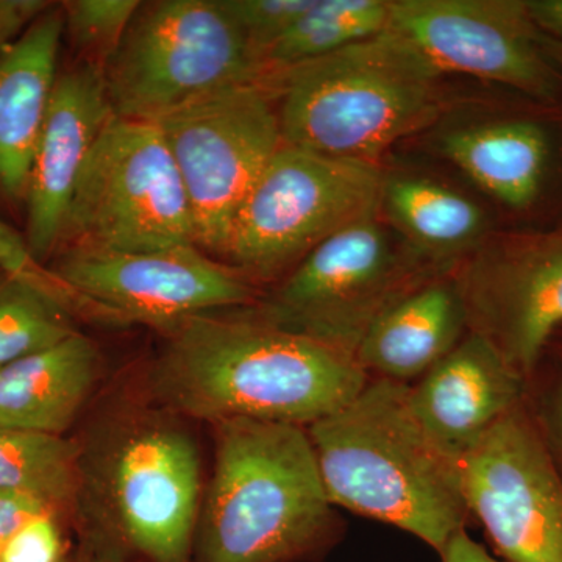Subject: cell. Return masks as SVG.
I'll return each instance as SVG.
<instances>
[{"label": "cell", "instance_id": "cell-28", "mask_svg": "<svg viewBox=\"0 0 562 562\" xmlns=\"http://www.w3.org/2000/svg\"><path fill=\"white\" fill-rule=\"evenodd\" d=\"M63 535L57 513L29 520L3 549L0 562H61Z\"/></svg>", "mask_w": 562, "mask_h": 562}, {"label": "cell", "instance_id": "cell-3", "mask_svg": "<svg viewBox=\"0 0 562 562\" xmlns=\"http://www.w3.org/2000/svg\"><path fill=\"white\" fill-rule=\"evenodd\" d=\"M216 461L199 514L198 562H316L346 524L328 498L306 427L214 424Z\"/></svg>", "mask_w": 562, "mask_h": 562}, {"label": "cell", "instance_id": "cell-2", "mask_svg": "<svg viewBox=\"0 0 562 562\" xmlns=\"http://www.w3.org/2000/svg\"><path fill=\"white\" fill-rule=\"evenodd\" d=\"M306 431L336 508L408 532L438 554L468 528L460 461L417 424L409 384L371 379Z\"/></svg>", "mask_w": 562, "mask_h": 562}, {"label": "cell", "instance_id": "cell-19", "mask_svg": "<svg viewBox=\"0 0 562 562\" xmlns=\"http://www.w3.org/2000/svg\"><path fill=\"white\" fill-rule=\"evenodd\" d=\"M101 371L98 346L76 333L0 369V425L63 436Z\"/></svg>", "mask_w": 562, "mask_h": 562}, {"label": "cell", "instance_id": "cell-20", "mask_svg": "<svg viewBox=\"0 0 562 562\" xmlns=\"http://www.w3.org/2000/svg\"><path fill=\"white\" fill-rule=\"evenodd\" d=\"M441 150L495 201L525 210L541 194L550 140L536 122L497 121L446 133Z\"/></svg>", "mask_w": 562, "mask_h": 562}, {"label": "cell", "instance_id": "cell-22", "mask_svg": "<svg viewBox=\"0 0 562 562\" xmlns=\"http://www.w3.org/2000/svg\"><path fill=\"white\" fill-rule=\"evenodd\" d=\"M390 29V0H316L262 57L265 81Z\"/></svg>", "mask_w": 562, "mask_h": 562}, {"label": "cell", "instance_id": "cell-21", "mask_svg": "<svg viewBox=\"0 0 562 562\" xmlns=\"http://www.w3.org/2000/svg\"><path fill=\"white\" fill-rule=\"evenodd\" d=\"M382 206L412 249L446 276L453 258L472 250L486 231V216L471 199L422 177H384Z\"/></svg>", "mask_w": 562, "mask_h": 562}, {"label": "cell", "instance_id": "cell-17", "mask_svg": "<svg viewBox=\"0 0 562 562\" xmlns=\"http://www.w3.org/2000/svg\"><path fill=\"white\" fill-rule=\"evenodd\" d=\"M61 7H52L0 54V199L24 202L33 154L58 76Z\"/></svg>", "mask_w": 562, "mask_h": 562}, {"label": "cell", "instance_id": "cell-23", "mask_svg": "<svg viewBox=\"0 0 562 562\" xmlns=\"http://www.w3.org/2000/svg\"><path fill=\"white\" fill-rule=\"evenodd\" d=\"M81 453L63 436L0 425V491L20 492L60 509L79 495Z\"/></svg>", "mask_w": 562, "mask_h": 562}, {"label": "cell", "instance_id": "cell-29", "mask_svg": "<svg viewBox=\"0 0 562 562\" xmlns=\"http://www.w3.org/2000/svg\"><path fill=\"white\" fill-rule=\"evenodd\" d=\"M57 513L46 502L20 492L0 491V557L10 539L24 527L29 520L41 514Z\"/></svg>", "mask_w": 562, "mask_h": 562}, {"label": "cell", "instance_id": "cell-16", "mask_svg": "<svg viewBox=\"0 0 562 562\" xmlns=\"http://www.w3.org/2000/svg\"><path fill=\"white\" fill-rule=\"evenodd\" d=\"M525 390L522 373L484 336L469 331L419 382L409 384V406L432 443L461 462L525 402Z\"/></svg>", "mask_w": 562, "mask_h": 562}, {"label": "cell", "instance_id": "cell-24", "mask_svg": "<svg viewBox=\"0 0 562 562\" xmlns=\"http://www.w3.org/2000/svg\"><path fill=\"white\" fill-rule=\"evenodd\" d=\"M74 314L49 291L0 272V369L79 333Z\"/></svg>", "mask_w": 562, "mask_h": 562}, {"label": "cell", "instance_id": "cell-5", "mask_svg": "<svg viewBox=\"0 0 562 562\" xmlns=\"http://www.w3.org/2000/svg\"><path fill=\"white\" fill-rule=\"evenodd\" d=\"M103 76L114 116L149 122L239 85L265 83L221 0L140 2Z\"/></svg>", "mask_w": 562, "mask_h": 562}, {"label": "cell", "instance_id": "cell-26", "mask_svg": "<svg viewBox=\"0 0 562 562\" xmlns=\"http://www.w3.org/2000/svg\"><path fill=\"white\" fill-rule=\"evenodd\" d=\"M262 66V57L316 0H221ZM265 70V69H262Z\"/></svg>", "mask_w": 562, "mask_h": 562}, {"label": "cell", "instance_id": "cell-31", "mask_svg": "<svg viewBox=\"0 0 562 562\" xmlns=\"http://www.w3.org/2000/svg\"><path fill=\"white\" fill-rule=\"evenodd\" d=\"M538 422L543 438L562 471V380L554 384L553 390L547 395L542 420Z\"/></svg>", "mask_w": 562, "mask_h": 562}, {"label": "cell", "instance_id": "cell-14", "mask_svg": "<svg viewBox=\"0 0 562 562\" xmlns=\"http://www.w3.org/2000/svg\"><path fill=\"white\" fill-rule=\"evenodd\" d=\"M454 276L469 331L494 344L528 379L562 327V243L517 254L476 251Z\"/></svg>", "mask_w": 562, "mask_h": 562}, {"label": "cell", "instance_id": "cell-11", "mask_svg": "<svg viewBox=\"0 0 562 562\" xmlns=\"http://www.w3.org/2000/svg\"><path fill=\"white\" fill-rule=\"evenodd\" d=\"M471 517L505 562H562V471L527 403L462 458Z\"/></svg>", "mask_w": 562, "mask_h": 562}, {"label": "cell", "instance_id": "cell-15", "mask_svg": "<svg viewBox=\"0 0 562 562\" xmlns=\"http://www.w3.org/2000/svg\"><path fill=\"white\" fill-rule=\"evenodd\" d=\"M114 117L103 66L80 61L58 76L33 154L25 194V243L40 265L60 249L63 225L81 169Z\"/></svg>", "mask_w": 562, "mask_h": 562}, {"label": "cell", "instance_id": "cell-27", "mask_svg": "<svg viewBox=\"0 0 562 562\" xmlns=\"http://www.w3.org/2000/svg\"><path fill=\"white\" fill-rule=\"evenodd\" d=\"M0 272L20 277L36 286L49 291L55 297L61 299L76 313H87V303L76 294L50 269L40 265L29 250L24 236L9 224L0 220Z\"/></svg>", "mask_w": 562, "mask_h": 562}, {"label": "cell", "instance_id": "cell-30", "mask_svg": "<svg viewBox=\"0 0 562 562\" xmlns=\"http://www.w3.org/2000/svg\"><path fill=\"white\" fill-rule=\"evenodd\" d=\"M44 0H0V54L52 9Z\"/></svg>", "mask_w": 562, "mask_h": 562}, {"label": "cell", "instance_id": "cell-18", "mask_svg": "<svg viewBox=\"0 0 562 562\" xmlns=\"http://www.w3.org/2000/svg\"><path fill=\"white\" fill-rule=\"evenodd\" d=\"M469 333L454 273L414 288L366 333L355 361L369 379L412 384L431 371Z\"/></svg>", "mask_w": 562, "mask_h": 562}, {"label": "cell", "instance_id": "cell-1", "mask_svg": "<svg viewBox=\"0 0 562 562\" xmlns=\"http://www.w3.org/2000/svg\"><path fill=\"white\" fill-rule=\"evenodd\" d=\"M150 372L155 402L172 416L310 427L369 383L357 361L254 313H209L165 331Z\"/></svg>", "mask_w": 562, "mask_h": 562}, {"label": "cell", "instance_id": "cell-10", "mask_svg": "<svg viewBox=\"0 0 562 562\" xmlns=\"http://www.w3.org/2000/svg\"><path fill=\"white\" fill-rule=\"evenodd\" d=\"M99 492L122 539L150 562H188L195 542L202 471L187 430L139 416L114 432L98 464Z\"/></svg>", "mask_w": 562, "mask_h": 562}, {"label": "cell", "instance_id": "cell-32", "mask_svg": "<svg viewBox=\"0 0 562 562\" xmlns=\"http://www.w3.org/2000/svg\"><path fill=\"white\" fill-rule=\"evenodd\" d=\"M438 557L439 562H505L482 543L473 541L468 530L458 532Z\"/></svg>", "mask_w": 562, "mask_h": 562}, {"label": "cell", "instance_id": "cell-9", "mask_svg": "<svg viewBox=\"0 0 562 562\" xmlns=\"http://www.w3.org/2000/svg\"><path fill=\"white\" fill-rule=\"evenodd\" d=\"M273 90L231 88L155 122L190 201L195 244L224 257L233 225L262 171L283 146Z\"/></svg>", "mask_w": 562, "mask_h": 562}, {"label": "cell", "instance_id": "cell-25", "mask_svg": "<svg viewBox=\"0 0 562 562\" xmlns=\"http://www.w3.org/2000/svg\"><path fill=\"white\" fill-rule=\"evenodd\" d=\"M139 5V0H66L60 3L65 33L83 61L105 66Z\"/></svg>", "mask_w": 562, "mask_h": 562}, {"label": "cell", "instance_id": "cell-13", "mask_svg": "<svg viewBox=\"0 0 562 562\" xmlns=\"http://www.w3.org/2000/svg\"><path fill=\"white\" fill-rule=\"evenodd\" d=\"M390 29L439 72H458L550 98L554 74L528 2L390 0Z\"/></svg>", "mask_w": 562, "mask_h": 562}, {"label": "cell", "instance_id": "cell-12", "mask_svg": "<svg viewBox=\"0 0 562 562\" xmlns=\"http://www.w3.org/2000/svg\"><path fill=\"white\" fill-rule=\"evenodd\" d=\"M50 271L95 316L161 333L191 317L257 301L244 273L210 258L198 244L150 251L66 249Z\"/></svg>", "mask_w": 562, "mask_h": 562}, {"label": "cell", "instance_id": "cell-34", "mask_svg": "<svg viewBox=\"0 0 562 562\" xmlns=\"http://www.w3.org/2000/svg\"><path fill=\"white\" fill-rule=\"evenodd\" d=\"M558 60H560L561 66H562V49H560V52H558Z\"/></svg>", "mask_w": 562, "mask_h": 562}, {"label": "cell", "instance_id": "cell-33", "mask_svg": "<svg viewBox=\"0 0 562 562\" xmlns=\"http://www.w3.org/2000/svg\"><path fill=\"white\" fill-rule=\"evenodd\" d=\"M528 9L539 29L562 38V0H532Z\"/></svg>", "mask_w": 562, "mask_h": 562}, {"label": "cell", "instance_id": "cell-4", "mask_svg": "<svg viewBox=\"0 0 562 562\" xmlns=\"http://www.w3.org/2000/svg\"><path fill=\"white\" fill-rule=\"evenodd\" d=\"M441 72L408 40L372 38L269 77L280 94L281 138L327 157L376 165L442 106Z\"/></svg>", "mask_w": 562, "mask_h": 562}, {"label": "cell", "instance_id": "cell-8", "mask_svg": "<svg viewBox=\"0 0 562 562\" xmlns=\"http://www.w3.org/2000/svg\"><path fill=\"white\" fill-rule=\"evenodd\" d=\"M383 184L372 162L283 143L244 202L224 257L247 279L271 277L344 228L379 216Z\"/></svg>", "mask_w": 562, "mask_h": 562}, {"label": "cell", "instance_id": "cell-7", "mask_svg": "<svg viewBox=\"0 0 562 562\" xmlns=\"http://www.w3.org/2000/svg\"><path fill=\"white\" fill-rule=\"evenodd\" d=\"M376 220L350 225L314 247L251 313L353 358L392 303L442 277L412 247L394 244Z\"/></svg>", "mask_w": 562, "mask_h": 562}, {"label": "cell", "instance_id": "cell-6", "mask_svg": "<svg viewBox=\"0 0 562 562\" xmlns=\"http://www.w3.org/2000/svg\"><path fill=\"white\" fill-rule=\"evenodd\" d=\"M180 244H195L194 222L160 127L114 116L81 169L60 249L150 251Z\"/></svg>", "mask_w": 562, "mask_h": 562}]
</instances>
